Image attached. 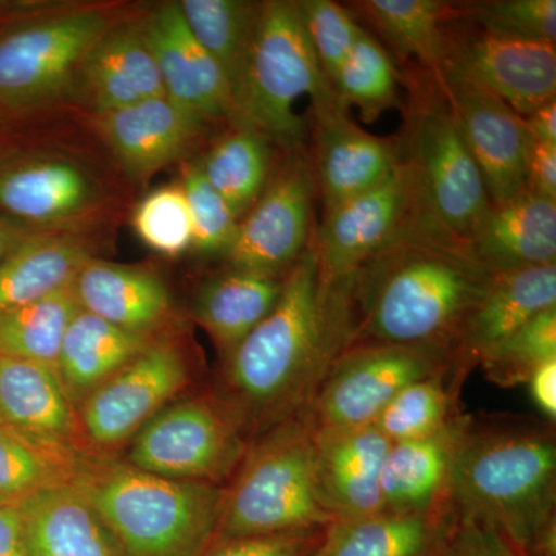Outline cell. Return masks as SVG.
Listing matches in <instances>:
<instances>
[{"label": "cell", "instance_id": "obj_1", "mask_svg": "<svg viewBox=\"0 0 556 556\" xmlns=\"http://www.w3.org/2000/svg\"><path fill=\"white\" fill-rule=\"evenodd\" d=\"M353 334V276L325 281L309 244L274 309L222 361L214 391L252 442L311 407Z\"/></svg>", "mask_w": 556, "mask_h": 556}, {"label": "cell", "instance_id": "obj_2", "mask_svg": "<svg viewBox=\"0 0 556 556\" xmlns=\"http://www.w3.org/2000/svg\"><path fill=\"white\" fill-rule=\"evenodd\" d=\"M448 508L453 517L492 526L525 556L556 551L555 424L468 416L453 459Z\"/></svg>", "mask_w": 556, "mask_h": 556}, {"label": "cell", "instance_id": "obj_3", "mask_svg": "<svg viewBox=\"0 0 556 556\" xmlns=\"http://www.w3.org/2000/svg\"><path fill=\"white\" fill-rule=\"evenodd\" d=\"M495 270L467 244L415 229L353 274V343L453 351Z\"/></svg>", "mask_w": 556, "mask_h": 556}, {"label": "cell", "instance_id": "obj_4", "mask_svg": "<svg viewBox=\"0 0 556 556\" xmlns=\"http://www.w3.org/2000/svg\"><path fill=\"white\" fill-rule=\"evenodd\" d=\"M121 556H201L214 544L225 486L148 473L90 452L73 482Z\"/></svg>", "mask_w": 556, "mask_h": 556}, {"label": "cell", "instance_id": "obj_5", "mask_svg": "<svg viewBox=\"0 0 556 556\" xmlns=\"http://www.w3.org/2000/svg\"><path fill=\"white\" fill-rule=\"evenodd\" d=\"M332 521L318 492L316 433L306 409L249 444L225 486L214 543L325 529Z\"/></svg>", "mask_w": 556, "mask_h": 556}, {"label": "cell", "instance_id": "obj_6", "mask_svg": "<svg viewBox=\"0 0 556 556\" xmlns=\"http://www.w3.org/2000/svg\"><path fill=\"white\" fill-rule=\"evenodd\" d=\"M305 94L313 108L338 98L311 47L299 2H262L232 123L287 152L302 149L306 126L294 105Z\"/></svg>", "mask_w": 556, "mask_h": 556}, {"label": "cell", "instance_id": "obj_7", "mask_svg": "<svg viewBox=\"0 0 556 556\" xmlns=\"http://www.w3.org/2000/svg\"><path fill=\"white\" fill-rule=\"evenodd\" d=\"M438 93L413 110L399 146L415 189L417 229L467 244L490 200L439 83Z\"/></svg>", "mask_w": 556, "mask_h": 556}, {"label": "cell", "instance_id": "obj_8", "mask_svg": "<svg viewBox=\"0 0 556 556\" xmlns=\"http://www.w3.org/2000/svg\"><path fill=\"white\" fill-rule=\"evenodd\" d=\"M249 444L239 417L211 390L156 413L129 442L126 463L159 477L226 486Z\"/></svg>", "mask_w": 556, "mask_h": 556}, {"label": "cell", "instance_id": "obj_9", "mask_svg": "<svg viewBox=\"0 0 556 556\" xmlns=\"http://www.w3.org/2000/svg\"><path fill=\"white\" fill-rule=\"evenodd\" d=\"M115 25L105 9H79L0 33V115L58 100L78 80L87 54Z\"/></svg>", "mask_w": 556, "mask_h": 556}, {"label": "cell", "instance_id": "obj_10", "mask_svg": "<svg viewBox=\"0 0 556 556\" xmlns=\"http://www.w3.org/2000/svg\"><path fill=\"white\" fill-rule=\"evenodd\" d=\"M450 368L447 348L353 343L321 383L308 408L311 422L316 431L375 426L402 390Z\"/></svg>", "mask_w": 556, "mask_h": 556}, {"label": "cell", "instance_id": "obj_11", "mask_svg": "<svg viewBox=\"0 0 556 556\" xmlns=\"http://www.w3.org/2000/svg\"><path fill=\"white\" fill-rule=\"evenodd\" d=\"M190 382L192 367L182 348L174 340H153L79 405V426L87 448L108 455L129 444Z\"/></svg>", "mask_w": 556, "mask_h": 556}, {"label": "cell", "instance_id": "obj_12", "mask_svg": "<svg viewBox=\"0 0 556 556\" xmlns=\"http://www.w3.org/2000/svg\"><path fill=\"white\" fill-rule=\"evenodd\" d=\"M434 78L445 86L492 94L525 118L555 100V43L510 38L478 25L475 30L452 33L448 25Z\"/></svg>", "mask_w": 556, "mask_h": 556}, {"label": "cell", "instance_id": "obj_13", "mask_svg": "<svg viewBox=\"0 0 556 556\" xmlns=\"http://www.w3.org/2000/svg\"><path fill=\"white\" fill-rule=\"evenodd\" d=\"M223 254L229 268L285 276L314 239L316 175L302 149L287 152Z\"/></svg>", "mask_w": 556, "mask_h": 556}, {"label": "cell", "instance_id": "obj_14", "mask_svg": "<svg viewBox=\"0 0 556 556\" xmlns=\"http://www.w3.org/2000/svg\"><path fill=\"white\" fill-rule=\"evenodd\" d=\"M417 228L412 175L404 161L375 189L325 212L311 247L325 281L353 276Z\"/></svg>", "mask_w": 556, "mask_h": 556}, {"label": "cell", "instance_id": "obj_15", "mask_svg": "<svg viewBox=\"0 0 556 556\" xmlns=\"http://www.w3.org/2000/svg\"><path fill=\"white\" fill-rule=\"evenodd\" d=\"M439 86L477 163L490 204L504 203L525 192L533 144L525 118L484 91L441 83Z\"/></svg>", "mask_w": 556, "mask_h": 556}, {"label": "cell", "instance_id": "obj_16", "mask_svg": "<svg viewBox=\"0 0 556 556\" xmlns=\"http://www.w3.org/2000/svg\"><path fill=\"white\" fill-rule=\"evenodd\" d=\"M316 156L313 167L325 212L386 181L402 163L401 146L362 130L338 98L314 105Z\"/></svg>", "mask_w": 556, "mask_h": 556}, {"label": "cell", "instance_id": "obj_17", "mask_svg": "<svg viewBox=\"0 0 556 556\" xmlns=\"http://www.w3.org/2000/svg\"><path fill=\"white\" fill-rule=\"evenodd\" d=\"M141 22L164 94L177 108L200 121H232V94L222 72L206 50L193 38L178 3H164Z\"/></svg>", "mask_w": 556, "mask_h": 556}, {"label": "cell", "instance_id": "obj_18", "mask_svg": "<svg viewBox=\"0 0 556 556\" xmlns=\"http://www.w3.org/2000/svg\"><path fill=\"white\" fill-rule=\"evenodd\" d=\"M555 306L556 265L496 270L460 328L452 351L453 368L467 380L486 351Z\"/></svg>", "mask_w": 556, "mask_h": 556}, {"label": "cell", "instance_id": "obj_19", "mask_svg": "<svg viewBox=\"0 0 556 556\" xmlns=\"http://www.w3.org/2000/svg\"><path fill=\"white\" fill-rule=\"evenodd\" d=\"M93 179L78 164L50 156L0 160V212L40 230L78 222L98 203Z\"/></svg>", "mask_w": 556, "mask_h": 556}, {"label": "cell", "instance_id": "obj_20", "mask_svg": "<svg viewBox=\"0 0 556 556\" xmlns=\"http://www.w3.org/2000/svg\"><path fill=\"white\" fill-rule=\"evenodd\" d=\"M314 433L318 492L329 514L346 519L382 511L380 481L391 442L379 428Z\"/></svg>", "mask_w": 556, "mask_h": 556}, {"label": "cell", "instance_id": "obj_21", "mask_svg": "<svg viewBox=\"0 0 556 556\" xmlns=\"http://www.w3.org/2000/svg\"><path fill=\"white\" fill-rule=\"evenodd\" d=\"M467 247L495 273L556 265V201L525 190L504 203L490 204Z\"/></svg>", "mask_w": 556, "mask_h": 556}, {"label": "cell", "instance_id": "obj_22", "mask_svg": "<svg viewBox=\"0 0 556 556\" xmlns=\"http://www.w3.org/2000/svg\"><path fill=\"white\" fill-rule=\"evenodd\" d=\"M98 116L102 138L137 177H149L181 159L203 129V121L166 97Z\"/></svg>", "mask_w": 556, "mask_h": 556}, {"label": "cell", "instance_id": "obj_23", "mask_svg": "<svg viewBox=\"0 0 556 556\" xmlns=\"http://www.w3.org/2000/svg\"><path fill=\"white\" fill-rule=\"evenodd\" d=\"M468 416L431 437L391 444L383 464L382 510L394 514H450L448 489L457 442Z\"/></svg>", "mask_w": 556, "mask_h": 556}, {"label": "cell", "instance_id": "obj_24", "mask_svg": "<svg viewBox=\"0 0 556 556\" xmlns=\"http://www.w3.org/2000/svg\"><path fill=\"white\" fill-rule=\"evenodd\" d=\"M78 80L98 115L166 97L139 21L113 25L87 54Z\"/></svg>", "mask_w": 556, "mask_h": 556}, {"label": "cell", "instance_id": "obj_25", "mask_svg": "<svg viewBox=\"0 0 556 556\" xmlns=\"http://www.w3.org/2000/svg\"><path fill=\"white\" fill-rule=\"evenodd\" d=\"M73 289L80 309L150 338H155L172 314L169 289L148 269L91 257Z\"/></svg>", "mask_w": 556, "mask_h": 556}, {"label": "cell", "instance_id": "obj_26", "mask_svg": "<svg viewBox=\"0 0 556 556\" xmlns=\"http://www.w3.org/2000/svg\"><path fill=\"white\" fill-rule=\"evenodd\" d=\"M17 510L27 556H121L108 527L75 484L40 490Z\"/></svg>", "mask_w": 556, "mask_h": 556}, {"label": "cell", "instance_id": "obj_27", "mask_svg": "<svg viewBox=\"0 0 556 556\" xmlns=\"http://www.w3.org/2000/svg\"><path fill=\"white\" fill-rule=\"evenodd\" d=\"M0 424L90 452L78 409L58 372L43 365L0 357Z\"/></svg>", "mask_w": 556, "mask_h": 556}, {"label": "cell", "instance_id": "obj_28", "mask_svg": "<svg viewBox=\"0 0 556 556\" xmlns=\"http://www.w3.org/2000/svg\"><path fill=\"white\" fill-rule=\"evenodd\" d=\"M285 276L228 266L200 285L192 302L193 318L214 340L222 361L274 309Z\"/></svg>", "mask_w": 556, "mask_h": 556}, {"label": "cell", "instance_id": "obj_29", "mask_svg": "<svg viewBox=\"0 0 556 556\" xmlns=\"http://www.w3.org/2000/svg\"><path fill=\"white\" fill-rule=\"evenodd\" d=\"M153 340L79 309L65 332L56 367L70 402L78 409L98 387L126 367Z\"/></svg>", "mask_w": 556, "mask_h": 556}, {"label": "cell", "instance_id": "obj_30", "mask_svg": "<svg viewBox=\"0 0 556 556\" xmlns=\"http://www.w3.org/2000/svg\"><path fill=\"white\" fill-rule=\"evenodd\" d=\"M453 515L378 511L325 527L316 556H437Z\"/></svg>", "mask_w": 556, "mask_h": 556}, {"label": "cell", "instance_id": "obj_31", "mask_svg": "<svg viewBox=\"0 0 556 556\" xmlns=\"http://www.w3.org/2000/svg\"><path fill=\"white\" fill-rule=\"evenodd\" d=\"M93 257L80 237L46 230L0 263V318L67 288Z\"/></svg>", "mask_w": 556, "mask_h": 556}, {"label": "cell", "instance_id": "obj_32", "mask_svg": "<svg viewBox=\"0 0 556 556\" xmlns=\"http://www.w3.org/2000/svg\"><path fill=\"white\" fill-rule=\"evenodd\" d=\"M89 453L0 424V506L17 507L40 490L73 484Z\"/></svg>", "mask_w": 556, "mask_h": 556}, {"label": "cell", "instance_id": "obj_33", "mask_svg": "<svg viewBox=\"0 0 556 556\" xmlns=\"http://www.w3.org/2000/svg\"><path fill=\"white\" fill-rule=\"evenodd\" d=\"M354 5L394 53L438 75L448 25L460 16L459 5L441 0H365Z\"/></svg>", "mask_w": 556, "mask_h": 556}, {"label": "cell", "instance_id": "obj_34", "mask_svg": "<svg viewBox=\"0 0 556 556\" xmlns=\"http://www.w3.org/2000/svg\"><path fill=\"white\" fill-rule=\"evenodd\" d=\"M182 20L193 38L199 40L217 64L236 100L262 2L247 0H182L178 2Z\"/></svg>", "mask_w": 556, "mask_h": 556}, {"label": "cell", "instance_id": "obj_35", "mask_svg": "<svg viewBox=\"0 0 556 556\" xmlns=\"http://www.w3.org/2000/svg\"><path fill=\"white\" fill-rule=\"evenodd\" d=\"M199 167L241 219L257 203L273 175L270 142L255 131L236 127L215 142Z\"/></svg>", "mask_w": 556, "mask_h": 556}, {"label": "cell", "instance_id": "obj_36", "mask_svg": "<svg viewBox=\"0 0 556 556\" xmlns=\"http://www.w3.org/2000/svg\"><path fill=\"white\" fill-rule=\"evenodd\" d=\"M79 309L72 283L0 318V357L56 371L65 332Z\"/></svg>", "mask_w": 556, "mask_h": 556}, {"label": "cell", "instance_id": "obj_37", "mask_svg": "<svg viewBox=\"0 0 556 556\" xmlns=\"http://www.w3.org/2000/svg\"><path fill=\"white\" fill-rule=\"evenodd\" d=\"M464 382L466 379L450 368L412 383L383 409L375 426L391 444L431 437L464 415L460 408Z\"/></svg>", "mask_w": 556, "mask_h": 556}, {"label": "cell", "instance_id": "obj_38", "mask_svg": "<svg viewBox=\"0 0 556 556\" xmlns=\"http://www.w3.org/2000/svg\"><path fill=\"white\" fill-rule=\"evenodd\" d=\"M397 72L388 51L367 31H362L331 80L339 100L356 105L362 119L372 123L397 104Z\"/></svg>", "mask_w": 556, "mask_h": 556}, {"label": "cell", "instance_id": "obj_39", "mask_svg": "<svg viewBox=\"0 0 556 556\" xmlns=\"http://www.w3.org/2000/svg\"><path fill=\"white\" fill-rule=\"evenodd\" d=\"M556 358V306L530 318L497 343L479 362L489 382L497 387L525 386L541 365Z\"/></svg>", "mask_w": 556, "mask_h": 556}, {"label": "cell", "instance_id": "obj_40", "mask_svg": "<svg viewBox=\"0 0 556 556\" xmlns=\"http://www.w3.org/2000/svg\"><path fill=\"white\" fill-rule=\"evenodd\" d=\"M139 240L166 257H178L193 244L188 200L181 186H163L139 201L134 212Z\"/></svg>", "mask_w": 556, "mask_h": 556}, {"label": "cell", "instance_id": "obj_41", "mask_svg": "<svg viewBox=\"0 0 556 556\" xmlns=\"http://www.w3.org/2000/svg\"><path fill=\"white\" fill-rule=\"evenodd\" d=\"M460 17L510 38L555 43V0H485L459 3Z\"/></svg>", "mask_w": 556, "mask_h": 556}, {"label": "cell", "instance_id": "obj_42", "mask_svg": "<svg viewBox=\"0 0 556 556\" xmlns=\"http://www.w3.org/2000/svg\"><path fill=\"white\" fill-rule=\"evenodd\" d=\"M181 189L192 219L193 244L200 254H225L236 237L240 219L208 185L199 164L186 167Z\"/></svg>", "mask_w": 556, "mask_h": 556}, {"label": "cell", "instance_id": "obj_43", "mask_svg": "<svg viewBox=\"0 0 556 556\" xmlns=\"http://www.w3.org/2000/svg\"><path fill=\"white\" fill-rule=\"evenodd\" d=\"M299 9L311 47L331 84L364 28L345 7L331 0H302Z\"/></svg>", "mask_w": 556, "mask_h": 556}, {"label": "cell", "instance_id": "obj_44", "mask_svg": "<svg viewBox=\"0 0 556 556\" xmlns=\"http://www.w3.org/2000/svg\"><path fill=\"white\" fill-rule=\"evenodd\" d=\"M325 529L217 541L201 556H316Z\"/></svg>", "mask_w": 556, "mask_h": 556}, {"label": "cell", "instance_id": "obj_45", "mask_svg": "<svg viewBox=\"0 0 556 556\" xmlns=\"http://www.w3.org/2000/svg\"><path fill=\"white\" fill-rule=\"evenodd\" d=\"M437 556H525L518 548L478 519L453 517Z\"/></svg>", "mask_w": 556, "mask_h": 556}, {"label": "cell", "instance_id": "obj_46", "mask_svg": "<svg viewBox=\"0 0 556 556\" xmlns=\"http://www.w3.org/2000/svg\"><path fill=\"white\" fill-rule=\"evenodd\" d=\"M526 190L556 201V144L533 141L527 164Z\"/></svg>", "mask_w": 556, "mask_h": 556}, {"label": "cell", "instance_id": "obj_47", "mask_svg": "<svg viewBox=\"0 0 556 556\" xmlns=\"http://www.w3.org/2000/svg\"><path fill=\"white\" fill-rule=\"evenodd\" d=\"M527 386L530 388V396L540 412L546 416L548 422L556 419V358L541 365L533 372Z\"/></svg>", "mask_w": 556, "mask_h": 556}, {"label": "cell", "instance_id": "obj_48", "mask_svg": "<svg viewBox=\"0 0 556 556\" xmlns=\"http://www.w3.org/2000/svg\"><path fill=\"white\" fill-rule=\"evenodd\" d=\"M0 556H27L17 507L0 506Z\"/></svg>", "mask_w": 556, "mask_h": 556}, {"label": "cell", "instance_id": "obj_49", "mask_svg": "<svg viewBox=\"0 0 556 556\" xmlns=\"http://www.w3.org/2000/svg\"><path fill=\"white\" fill-rule=\"evenodd\" d=\"M40 232L46 230L31 228L20 219L11 218L0 212V263L5 262L22 244L27 243Z\"/></svg>", "mask_w": 556, "mask_h": 556}, {"label": "cell", "instance_id": "obj_50", "mask_svg": "<svg viewBox=\"0 0 556 556\" xmlns=\"http://www.w3.org/2000/svg\"><path fill=\"white\" fill-rule=\"evenodd\" d=\"M527 130L533 141L556 144V101L547 102L525 116Z\"/></svg>", "mask_w": 556, "mask_h": 556}, {"label": "cell", "instance_id": "obj_51", "mask_svg": "<svg viewBox=\"0 0 556 556\" xmlns=\"http://www.w3.org/2000/svg\"><path fill=\"white\" fill-rule=\"evenodd\" d=\"M30 10H33V7L27 5V3L3 2V0H0V22L10 20L14 14L22 13V11Z\"/></svg>", "mask_w": 556, "mask_h": 556}, {"label": "cell", "instance_id": "obj_52", "mask_svg": "<svg viewBox=\"0 0 556 556\" xmlns=\"http://www.w3.org/2000/svg\"><path fill=\"white\" fill-rule=\"evenodd\" d=\"M0 118H2V115H0ZM0 130H2V121H0Z\"/></svg>", "mask_w": 556, "mask_h": 556}]
</instances>
